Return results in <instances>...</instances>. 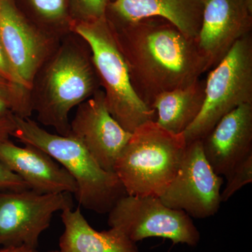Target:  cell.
<instances>
[{
    "mask_svg": "<svg viewBox=\"0 0 252 252\" xmlns=\"http://www.w3.org/2000/svg\"><path fill=\"white\" fill-rule=\"evenodd\" d=\"M32 112L31 91L0 77V117L30 118Z\"/></svg>",
    "mask_w": 252,
    "mask_h": 252,
    "instance_id": "19",
    "label": "cell"
},
{
    "mask_svg": "<svg viewBox=\"0 0 252 252\" xmlns=\"http://www.w3.org/2000/svg\"><path fill=\"white\" fill-rule=\"evenodd\" d=\"M61 252L60 251H50V252Z\"/></svg>",
    "mask_w": 252,
    "mask_h": 252,
    "instance_id": "26",
    "label": "cell"
},
{
    "mask_svg": "<svg viewBox=\"0 0 252 252\" xmlns=\"http://www.w3.org/2000/svg\"><path fill=\"white\" fill-rule=\"evenodd\" d=\"M110 1L111 0H67L68 11L72 26L104 17Z\"/></svg>",
    "mask_w": 252,
    "mask_h": 252,
    "instance_id": "20",
    "label": "cell"
},
{
    "mask_svg": "<svg viewBox=\"0 0 252 252\" xmlns=\"http://www.w3.org/2000/svg\"><path fill=\"white\" fill-rule=\"evenodd\" d=\"M14 118L16 128L12 136L44 151L69 172L77 184L74 195L81 206L104 215L127 195L117 175L102 168L75 137L51 133L31 117Z\"/></svg>",
    "mask_w": 252,
    "mask_h": 252,
    "instance_id": "3",
    "label": "cell"
},
{
    "mask_svg": "<svg viewBox=\"0 0 252 252\" xmlns=\"http://www.w3.org/2000/svg\"><path fill=\"white\" fill-rule=\"evenodd\" d=\"M0 77L11 82L23 86L22 81L13 69L1 42H0Z\"/></svg>",
    "mask_w": 252,
    "mask_h": 252,
    "instance_id": "23",
    "label": "cell"
},
{
    "mask_svg": "<svg viewBox=\"0 0 252 252\" xmlns=\"http://www.w3.org/2000/svg\"><path fill=\"white\" fill-rule=\"evenodd\" d=\"M223 180L214 171L203 153L201 140L187 143L175 178L160 197L166 206L194 219L216 215L221 200Z\"/></svg>",
    "mask_w": 252,
    "mask_h": 252,
    "instance_id": "9",
    "label": "cell"
},
{
    "mask_svg": "<svg viewBox=\"0 0 252 252\" xmlns=\"http://www.w3.org/2000/svg\"><path fill=\"white\" fill-rule=\"evenodd\" d=\"M80 141L102 168L114 172V163L130 140L126 130L112 117L102 89L78 106L70 122V134Z\"/></svg>",
    "mask_w": 252,
    "mask_h": 252,
    "instance_id": "12",
    "label": "cell"
},
{
    "mask_svg": "<svg viewBox=\"0 0 252 252\" xmlns=\"http://www.w3.org/2000/svg\"><path fill=\"white\" fill-rule=\"evenodd\" d=\"M61 39L32 22L14 0H0V42L15 72L30 91Z\"/></svg>",
    "mask_w": 252,
    "mask_h": 252,
    "instance_id": "10",
    "label": "cell"
},
{
    "mask_svg": "<svg viewBox=\"0 0 252 252\" xmlns=\"http://www.w3.org/2000/svg\"><path fill=\"white\" fill-rule=\"evenodd\" d=\"M108 224L136 243L146 238H162L171 240L174 245L195 247L200 240L191 217L152 195H124L109 212Z\"/></svg>",
    "mask_w": 252,
    "mask_h": 252,
    "instance_id": "7",
    "label": "cell"
},
{
    "mask_svg": "<svg viewBox=\"0 0 252 252\" xmlns=\"http://www.w3.org/2000/svg\"><path fill=\"white\" fill-rule=\"evenodd\" d=\"M61 212L64 230L60 238V252H140L137 243L117 228L102 231L94 229L79 207Z\"/></svg>",
    "mask_w": 252,
    "mask_h": 252,
    "instance_id": "16",
    "label": "cell"
},
{
    "mask_svg": "<svg viewBox=\"0 0 252 252\" xmlns=\"http://www.w3.org/2000/svg\"><path fill=\"white\" fill-rule=\"evenodd\" d=\"M34 24L41 30L63 39L72 33V23L68 11L67 0H26Z\"/></svg>",
    "mask_w": 252,
    "mask_h": 252,
    "instance_id": "18",
    "label": "cell"
},
{
    "mask_svg": "<svg viewBox=\"0 0 252 252\" xmlns=\"http://www.w3.org/2000/svg\"><path fill=\"white\" fill-rule=\"evenodd\" d=\"M205 86V78H200L187 87L159 94L152 106L155 122L168 132L184 134L203 108Z\"/></svg>",
    "mask_w": 252,
    "mask_h": 252,
    "instance_id": "17",
    "label": "cell"
},
{
    "mask_svg": "<svg viewBox=\"0 0 252 252\" xmlns=\"http://www.w3.org/2000/svg\"><path fill=\"white\" fill-rule=\"evenodd\" d=\"M207 72L203 108L184 132L187 143L202 140L227 114L252 103V34L237 41Z\"/></svg>",
    "mask_w": 252,
    "mask_h": 252,
    "instance_id": "6",
    "label": "cell"
},
{
    "mask_svg": "<svg viewBox=\"0 0 252 252\" xmlns=\"http://www.w3.org/2000/svg\"><path fill=\"white\" fill-rule=\"evenodd\" d=\"M0 160L39 193L75 194L77 187L69 172L44 151L30 145L18 147L9 139L0 140Z\"/></svg>",
    "mask_w": 252,
    "mask_h": 252,
    "instance_id": "14",
    "label": "cell"
},
{
    "mask_svg": "<svg viewBox=\"0 0 252 252\" xmlns=\"http://www.w3.org/2000/svg\"><path fill=\"white\" fill-rule=\"evenodd\" d=\"M74 207L72 193H39L31 189L0 192V245L36 249L56 212Z\"/></svg>",
    "mask_w": 252,
    "mask_h": 252,
    "instance_id": "8",
    "label": "cell"
},
{
    "mask_svg": "<svg viewBox=\"0 0 252 252\" xmlns=\"http://www.w3.org/2000/svg\"><path fill=\"white\" fill-rule=\"evenodd\" d=\"M0 252H39L36 249L28 248V247H11V248H2Z\"/></svg>",
    "mask_w": 252,
    "mask_h": 252,
    "instance_id": "25",
    "label": "cell"
},
{
    "mask_svg": "<svg viewBox=\"0 0 252 252\" xmlns=\"http://www.w3.org/2000/svg\"><path fill=\"white\" fill-rule=\"evenodd\" d=\"M111 26L127 63L132 88L149 108L159 94L190 86L207 72L195 40L166 20L149 18L126 26Z\"/></svg>",
    "mask_w": 252,
    "mask_h": 252,
    "instance_id": "1",
    "label": "cell"
},
{
    "mask_svg": "<svg viewBox=\"0 0 252 252\" xmlns=\"http://www.w3.org/2000/svg\"><path fill=\"white\" fill-rule=\"evenodd\" d=\"M187 146L184 134L145 123L132 132L113 171L127 195L160 197L178 172Z\"/></svg>",
    "mask_w": 252,
    "mask_h": 252,
    "instance_id": "4",
    "label": "cell"
},
{
    "mask_svg": "<svg viewBox=\"0 0 252 252\" xmlns=\"http://www.w3.org/2000/svg\"><path fill=\"white\" fill-rule=\"evenodd\" d=\"M111 1H112V0H111Z\"/></svg>",
    "mask_w": 252,
    "mask_h": 252,
    "instance_id": "27",
    "label": "cell"
},
{
    "mask_svg": "<svg viewBox=\"0 0 252 252\" xmlns=\"http://www.w3.org/2000/svg\"><path fill=\"white\" fill-rule=\"evenodd\" d=\"M89 44L72 32L37 72L31 89V103L37 120L58 134H70L69 113L100 90Z\"/></svg>",
    "mask_w": 252,
    "mask_h": 252,
    "instance_id": "2",
    "label": "cell"
},
{
    "mask_svg": "<svg viewBox=\"0 0 252 252\" xmlns=\"http://www.w3.org/2000/svg\"><path fill=\"white\" fill-rule=\"evenodd\" d=\"M30 189L26 182L0 160V192L20 191Z\"/></svg>",
    "mask_w": 252,
    "mask_h": 252,
    "instance_id": "22",
    "label": "cell"
},
{
    "mask_svg": "<svg viewBox=\"0 0 252 252\" xmlns=\"http://www.w3.org/2000/svg\"><path fill=\"white\" fill-rule=\"evenodd\" d=\"M14 116L0 117V140L9 139L16 128Z\"/></svg>",
    "mask_w": 252,
    "mask_h": 252,
    "instance_id": "24",
    "label": "cell"
},
{
    "mask_svg": "<svg viewBox=\"0 0 252 252\" xmlns=\"http://www.w3.org/2000/svg\"><path fill=\"white\" fill-rule=\"evenodd\" d=\"M227 183L220 193L221 203H225L245 185L252 182V154L239 162L226 175Z\"/></svg>",
    "mask_w": 252,
    "mask_h": 252,
    "instance_id": "21",
    "label": "cell"
},
{
    "mask_svg": "<svg viewBox=\"0 0 252 252\" xmlns=\"http://www.w3.org/2000/svg\"><path fill=\"white\" fill-rule=\"evenodd\" d=\"M200 140L214 171L225 177L252 154V103L240 105L227 114Z\"/></svg>",
    "mask_w": 252,
    "mask_h": 252,
    "instance_id": "13",
    "label": "cell"
},
{
    "mask_svg": "<svg viewBox=\"0 0 252 252\" xmlns=\"http://www.w3.org/2000/svg\"><path fill=\"white\" fill-rule=\"evenodd\" d=\"M252 0H204L195 44L207 63L217 65L237 41L252 34Z\"/></svg>",
    "mask_w": 252,
    "mask_h": 252,
    "instance_id": "11",
    "label": "cell"
},
{
    "mask_svg": "<svg viewBox=\"0 0 252 252\" xmlns=\"http://www.w3.org/2000/svg\"><path fill=\"white\" fill-rule=\"evenodd\" d=\"M72 32L90 47L106 105L112 117L130 132L145 123L155 122V110L147 107L132 88L127 63L107 17L74 24Z\"/></svg>",
    "mask_w": 252,
    "mask_h": 252,
    "instance_id": "5",
    "label": "cell"
},
{
    "mask_svg": "<svg viewBox=\"0 0 252 252\" xmlns=\"http://www.w3.org/2000/svg\"><path fill=\"white\" fill-rule=\"evenodd\" d=\"M204 0H112L106 17L114 26H126L149 18L172 23L186 36L198 35Z\"/></svg>",
    "mask_w": 252,
    "mask_h": 252,
    "instance_id": "15",
    "label": "cell"
}]
</instances>
